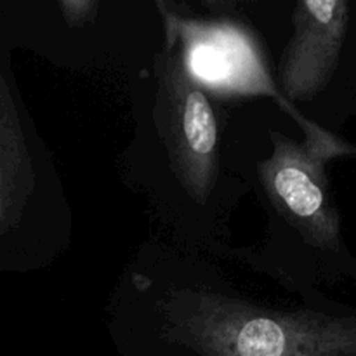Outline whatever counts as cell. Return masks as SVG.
<instances>
[{"mask_svg":"<svg viewBox=\"0 0 356 356\" xmlns=\"http://www.w3.org/2000/svg\"><path fill=\"white\" fill-rule=\"evenodd\" d=\"M153 315L193 356H356V318L282 312L202 287L167 291Z\"/></svg>","mask_w":356,"mask_h":356,"instance_id":"1","label":"cell"},{"mask_svg":"<svg viewBox=\"0 0 356 356\" xmlns=\"http://www.w3.org/2000/svg\"><path fill=\"white\" fill-rule=\"evenodd\" d=\"M273 153L259 163L264 191L278 212L320 249L341 243L339 214L330 197L325 163L334 156L355 155V146L330 134L318 141L298 143L271 132Z\"/></svg>","mask_w":356,"mask_h":356,"instance_id":"2","label":"cell"},{"mask_svg":"<svg viewBox=\"0 0 356 356\" xmlns=\"http://www.w3.org/2000/svg\"><path fill=\"white\" fill-rule=\"evenodd\" d=\"M159 79L156 122L163 145L179 183L202 204L218 181L214 108L181 54L160 58Z\"/></svg>","mask_w":356,"mask_h":356,"instance_id":"3","label":"cell"},{"mask_svg":"<svg viewBox=\"0 0 356 356\" xmlns=\"http://www.w3.org/2000/svg\"><path fill=\"white\" fill-rule=\"evenodd\" d=\"M348 3L306 0L294 10V33L278 66V87L294 101H308L329 83L348 24Z\"/></svg>","mask_w":356,"mask_h":356,"instance_id":"4","label":"cell"},{"mask_svg":"<svg viewBox=\"0 0 356 356\" xmlns=\"http://www.w3.org/2000/svg\"><path fill=\"white\" fill-rule=\"evenodd\" d=\"M3 103L0 108V232L9 228L16 216L19 218L37 181L19 122L13 108L3 111Z\"/></svg>","mask_w":356,"mask_h":356,"instance_id":"5","label":"cell"},{"mask_svg":"<svg viewBox=\"0 0 356 356\" xmlns=\"http://www.w3.org/2000/svg\"><path fill=\"white\" fill-rule=\"evenodd\" d=\"M59 6L65 10V16L68 17L72 24L86 23L87 19H90L96 14L97 9L96 2H86V0H82V2H61Z\"/></svg>","mask_w":356,"mask_h":356,"instance_id":"6","label":"cell"}]
</instances>
